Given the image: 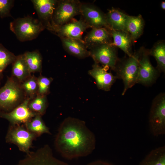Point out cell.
<instances>
[{
  "mask_svg": "<svg viewBox=\"0 0 165 165\" xmlns=\"http://www.w3.org/2000/svg\"><path fill=\"white\" fill-rule=\"evenodd\" d=\"M12 64V75L18 81L23 82L31 76L23 54L16 56Z\"/></svg>",
  "mask_w": 165,
  "mask_h": 165,
  "instance_id": "21",
  "label": "cell"
},
{
  "mask_svg": "<svg viewBox=\"0 0 165 165\" xmlns=\"http://www.w3.org/2000/svg\"><path fill=\"white\" fill-rule=\"evenodd\" d=\"M34 7L40 19L47 21L52 17L57 1L54 0H32Z\"/></svg>",
  "mask_w": 165,
  "mask_h": 165,
  "instance_id": "19",
  "label": "cell"
},
{
  "mask_svg": "<svg viewBox=\"0 0 165 165\" xmlns=\"http://www.w3.org/2000/svg\"><path fill=\"white\" fill-rule=\"evenodd\" d=\"M16 57L0 43V83L4 70L8 65L13 64Z\"/></svg>",
  "mask_w": 165,
  "mask_h": 165,
  "instance_id": "27",
  "label": "cell"
},
{
  "mask_svg": "<svg viewBox=\"0 0 165 165\" xmlns=\"http://www.w3.org/2000/svg\"><path fill=\"white\" fill-rule=\"evenodd\" d=\"M106 68L107 67H103L95 62L88 73L95 80L99 89L108 91L117 79L116 75L107 72Z\"/></svg>",
  "mask_w": 165,
  "mask_h": 165,
  "instance_id": "14",
  "label": "cell"
},
{
  "mask_svg": "<svg viewBox=\"0 0 165 165\" xmlns=\"http://www.w3.org/2000/svg\"><path fill=\"white\" fill-rule=\"evenodd\" d=\"M149 55L155 59L157 63L156 69L160 73L165 72V43L159 41L156 43L151 50Z\"/></svg>",
  "mask_w": 165,
  "mask_h": 165,
  "instance_id": "22",
  "label": "cell"
},
{
  "mask_svg": "<svg viewBox=\"0 0 165 165\" xmlns=\"http://www.w3.org/2000/svg\"><path fill=\"white\" fill-rule=\"evenodd\" d=\"M31 99L27 97L10 112H0V117L7 120L11 125L25 124L37 115L28 108V104Z\"/></svg>",
  "mask_w": 165,
  "mask_h": 165,
  "instance_id": "12",
  "label": "cell"
},
{
  "mask_svg": "<svg viewBox=\"0 0 165 165\" xmlns=\"http://www.w3.org/2000/svg\"><path fill=\"white\" fill-rule=\"evenodd\" d=\"M144 48H140L130 56L119 59L114 71L117 79H121L124 84L122 95L137 84L140 59Z\"/></svg>",
  "mask_w": 165,
  "mask_h": 165,
  "instance_id": "2",
  "label": "cell"
},
{
  "mask_svg": "<svg viewBox=\"0 0 165 165\" xmlns=\"http://www.w3.org/2000/svg\"><path fill=\"white\" fill-rule=\"evenodd\" d=\"M86 165H113L108 162L102 161L97 160L91 162Z\"/></svg>",
  "mask_w": 165,
  "mask_h": 165,
  "instance_id": "31",
  "label": "cell"
},
{
  "mask_svg": "<svg viewBox=\"0 0 165 165\" xmlns=\"http://www.w3.org/2000/svg\"><path fill=\"white\" fill-rule=\"evenodd\" d=\"M63 45L70 54L79 58H83L90 55V51L82 41L66 38H61Z\"/></svg>",
  "mask_w": 165,
  "mask_h": 165,
  "instance_id": "18",
  "label": "cell"
},
{
  "mask_svg": "<svg viewBox=\"0 0 165 165\" xmlns=\"http://www.w3.org/2000/svg\"><path fill=\"white\" fill-rule=\"evenodd\" d=\"M25 95L31 99L37 95L38 90L37 78L34 76H30L21 85Z\"/></svg>",
  "mask_w": 165,
  "mask_h": 165,
  "instance_id": "28",
  "label": "cell"
},
{
  "mask_svg": "<svg viewBox=\"0 0 165 165\" xmlns=\"http://www.w3.org/2000/svg\"><path fill=\"white\" fill-rule=\"evenodd\" d=\"M46 26L48 29L53 31L61 38H66L80 40H82V36L83 32L90 27L82 19L62 25H57L50 23Z\"/></svg>",
  "mask_w": 165,
  "mask_h": 165,
  "instance_id": "10",
  "label": "cell"
},
{
  "mask_svg": "<svg viewBox=\"0 0 165 165\" xmlns=\"http://www.w3.org/2000/svg\"><path fill=\"white\" fill-rule=\"evenodd\" d=\"M48 102L46 96L37 94L30 101L28 106L29 109L36 115L41 116L45 113L47 107Z\"/></svg>",
  "mask_w": 165,
  "mask_h": 165,
  "instance_id": "26",
  "label": "cell"
},
{
  "mask_svg": "<svg viewBox=\"0 0 165 165\" xmlns=\"http://www.w3.org/2000/svg\"><path fill=\"white\" fill-rule=\"evenodd\" d=\"M113 42L111 44L123 51L128 56L131 55L132 46L134 42L131 38L126 31L109 30Z\"/></svg>",
  "mask_w": 165,
  "mask_h": 165,
  "instance_id": "17",
  "label": "cell"
},
{
  "mask_svg": "<svg viewBox=\"0 0 165 165\" xmlns=\"http://www.w3.org/2000/svg\"><path fill=\"white\" fill-rule=\"evenodd\" d=\"M45 27L41 21L30 16L18 18L10 24V29L21 42L36 38Z\"/></svg>",
  "mask_w": 165,
  "mask_h": 165,
  "instance_id": "4",
  "label": "cell"
},
{
  "mask_svg": "<svg viewBox=\"0 0 165 165\" xmlns=\"http://www.w3.org/2000/svg\"><path fill=\"white\" fill-rule=\"evenodd\" d=\"M138 165H165V146L152 150Z\"/></svg>",
  "mask_w": 165,
  "mask_h": 165,
  "instance_id": "23",
  "label": "cell"
},
{
  "mask_svg": "<svg viewBox=\"0 0 165 165\" xmlns=\"http://www.w3.org/2000/svg\"><path fill=\"white\" fill-rule=\"evenodd\" d=\"M81 5L75 1H60L54 11L50 23L57 25L65 24L74 16L80 13Z\"/></svg>",
  "mask_w": 165,
  "mask_h": 165,
  "instance_id": "11",
  "label": "cell"
},
{
  "mask_svg": "<svg viewBox=\"0 0 165 165\" xmlns=\"http://www.w3.org/2000/svg\"><path fill=\"white\" fill-rule=\"evenodd\" d=\"M160 7L163 9H165V2L162 1L161 2L160 4Z\"/></svg>",
  "mask_w": 165,
  "mask_h": 165,
  "instance_id": "32",
  "label": "cell"
},
{
  "mask_svg": "<svg viewBox=\"0 0 165 165\" xmlns=\"http://www.w3.org/2000/svg\"><path fill=\"white\" fill-rule=\"evenodd\" d=\"M149 50L143 48L139 64L137 83L145 86L154 84L159 77L160 72L151 64Z\"/></svg>",
  "mask_w": 165,
  "mask_h": 165,
  "instance_id": "9",
  "label": "cell"
},
{
  "mask_svg": "<svg viewBox=\"0 0 165 165\" xmlns=\"http://www.w3.org/2000/svg\"><path fill=\"white\" fill-rule=\"evenodd\" d=\"M144 20L142 16L128 15L126 28L127 32L134 42L142 35L144 27Z\"/></svg>",
  "mask_w": 165,
  "mask_h": 165,
  "instance_id": "20",
  "label": "cell"
},
{
  "mask_svg": "<svg viewBox=\"0 0 165 165\" xmlns=\"http://www.w3.org/2000/svg\"><path fill=\"white\" fill-rule=\"evenodd\" d=\"M117 47L111 44H102L91 47L90 55L95 62L114 71L119 59L117 56Z\"/></svg>",
  "mask_w": 165,
  "mask_h": 165,
  "instance_id": "8",
  "label": "cell"
},
{
  "mask_svg": "<svg viewBox=\"0 0 165 165\" xmlns=\"http://www.w3.org/2000/svg\"><path fill=\"white\" fill-rule=\"evenodd\" d=\"M149 125L152 134L158 136L165 134V94L161 93L153 100L151 107Z\"/></svg>",
  "mask_w": 165,
  "mask_h": 165,
  "instance_id": "5",
  "label": "cell"
},
{
  "mask_svg": "<svg viewBox=\"0 0 165 165\" xmlns=\"http://www.w3.org/2000/svg\"><path fill=\"white\" fill-rule=\"evenodd\" d=\"M111 38L108 29L104 27L94 28L86 36L84 43L86 47L102 44H111Z\"/></svg>",
  "mask_w": 165,
  "mask_h": 165,
  "instance_id": "15",
  "label": "cell"
},
{
  "mask_svg": "<svg viewBox=\"0 0 165 165\" xmlns=\"http://www.w3.org/2000/svg\"><path fill=\"white\" fill-rule=\"evenodd\" d=\"M108 29L126 31L128 15L116 8H112L105 14Z\"/></svg>",
  "mask_w": 165,
  "mask_h": 165,
  "instance_id": "16",
  "label": "cell"
},
{
  "mask_svg": "<svg viewBox=\"0 0 165 165\" xmlns=\"http://www.w3.org/2000/svg\"><path fill=\"white\" fill-rule=\"evenodd\" d=\"M41 116L37 115L24 124L27 129L37 137L44 134H51L49 128L46 125Z\"/></svg>",
  "mask_w": 165,
  "mask_h": 165,
  "instance_id": "24",
  "label": "cell"
},
{
  "mask_svg": "<svg viewBox=\"0 0 165 165\" xmlns=\"http://www.w3.org/2000/svg\"><path fill=\"white\" fill-rule=\"evenodd\" d=\"M36 138L35 134L27 129L24 124H10L5 140L6 142L15 145L20 151L27 154L30 152L33 142Z\"/></svg>",
  "mask_w": 165,
  "mask_h": 165,
  "instance_id": "6",
  "label": "cell"
},
{
  "mask_svg": "<svg viewBox=\"0 0 165 165\" xmlns=\"http://www.w3.org/2000/svg\"><path fill=\"white\" fill-rule=\"evenodd\" d=\"M53 80L51 78L40 75L37 78L38 86L37 94L46 96L50 92L51 83Z\"/></svg>",
  "mask_w": 165,
  "mask_h": 165,
  "instance_id": "29",
  "label": "cell"
},
{
  "mask_svg": "<svg viewBox=\"0 0 165 165\" xmlns=\"http://www.w3.org/2000/svg\"><path fill=\"white\" fill-rule=\"evenodd\" d=\"M25 60L30 73L40 72L42 68V57L38 51H28L24 54Z\"/></svg>",
  "mask_w": 165,
  "mask_h": 165,
  "instance_id": "25",
  "label": "cell"
},
{
  "mask_svg": "<svg viewBox=\"0 0 165 165\" xmlns=\"http://www.w3.org/2000/svg\"><path fill=\"white\" fill-rule=\"evenodd\" d=\"M14 2L12 0H0V17L1 18L11 16L10 11Z\"/></svg>",
  "mask_w": 165,
  "mask_h": 165,
  "instance_id": "30",
  "label": "cell"
},
{
  "mask_svg": "<svg viewBox=\"0 0 165 165\" xmlns=\"http://www.w3.org/2000/svg\"><path fill=\"white\" fill-rule=\"evenodd\" d=\"M96 143L94 134L85 122L72 117L62 122L55 140L57 150L68 160L89 155L95 149Z\"/></svg>",
  "mask_w": 165,
  "mask_h": 165,
  "instance_id": "1",
  "label": "cell"
},
{
  "mask_svg": "<svg viewBox=\"0 0 165 165\" xmlns=\"http://www.w3.org/2000/svg\"><path fill=\"white\" fill-rule=\"evenodd\" d=\"M14 165H69L55 157L50 147L46 145L36 151L30 152Z\"/></svg>",
  "mask_w": 165,
  "mask_h": 165,
  "instance_id": "7",
  "label": "cell"
},
{
  "mask_svg": "<svg viewBox=\"0 0 165 165\" xmlns=\"http://www.w3.org/2000/svg\"><path fill=\"white\" fill-rule=\"evenodd\" d=\"M25 94L21 85L13 77L8 78L0 89V112H8L21 104Z\"/></svg>",
  "mask_w": 165,
  "mask_h": 165,
  "instance_id": "3",
  "label": "cell"
},
{
  "mask_svg": "<svg viewBox=\"0 0 165 165\" xmlns=\"http://www.w3.org/2000/svg\"><path fill=\"white\" fill-rule=\"evenodd\" d=\"M80 13L90 27L92 28L104 27L108 29L105 14L96 7L81 4Z\"/></svg>",
  "mask_w": 165,
  "mask_h": 165,
  "instance_id": "13",
  "label": "cell"
}]
</instances>
